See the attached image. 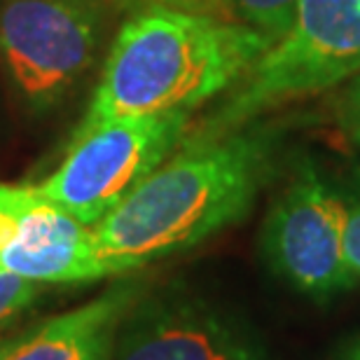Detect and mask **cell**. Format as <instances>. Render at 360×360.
I'll return each instance as SVG.
<instances>
[{
  "mask_svg": "<svg viewBox=\"0 0 360 360\" xmlns=\"http://www.w3.org/2000/svg\"><path fill=\"white\" fill-rule=\"evenodd\" d=\"M269 45L262 33L213 14L164 7L134 14L117 31L80 127L192 115L232 89Z\"/></svg>",
  "mask_w": 360,
  "mask_h": 360,
  "instance_id": "obj_2",
  "label": "cell"
},
{
  "mask_svg": "<svg viewBox=\"0 0 360 360\" xmlns=\"http://www.w3.org/2000/svg\"><path fill=\"white\" fill-rule=\"evenodd\" d=\"M115 7L134 14L148 12V10H185V12H201V14H213V17L229 19L222 7L218 5V0H110Z\"/></svg>",
  "mask_w": 360,
  "mask_h": 360,
  "instance_id": "obj_13",
  "label": "cell"
},
{
  "mask_svg": "<svg viewBox=\"0 0 360 360\" xmlns=\"http://www.w3.org/2000/svg\"><path fill=\"white\" fill-rule=\"evenodd\" d=\"M347 204L314 164H300L262 225V255L292 290L328 302L358 285L344 250Z\"/></svg>",
  "mask_w": 360,
  "mask_h": 360,
  "instance_id": "obj_6",
  "label": "cell"
},
{
  "mask_svg": "<svg viewBox=\"0 0 360 360\" xmlns=\"http://www.w3.org/2000/svg\"><path fill=\"white\" fill-rule=\"evenodd\" d=\"M300 0H218L229 19L276 42L288 31Z\"/></svg>",
  "mask_w": 360,
  "mask_h": 360,
  "instance_id": "obj_10",
  "label": "cell"
},
{
  "mask_svg": "<svg viewBox=\"0 0 360 360\" xmlns=\"http://www.w3.org/2000/svg\"><path fill=\"white\" fill-rule=\"evenodd\" d=\"M143 290L139 281H120L87 304L0 344V360H110L120 323Z\"/></svg>",
  "mask_w": 360,
  "mask_h": 360,
  "instance_id": "obj_9",
  "label": "cell"
},
{
  "mask_svg": "<svg viewBox=\"0 0 360 360\" xmlns=\"http://www.w3.org/2000/svg\"><path fill=\"white\" fill-rule=\"evenodd\" d=\"M105 33L101 0H0V66L21 103L38 112L87 80Z\"/></svg>",
  "mask_w": 360,
  "mask_h": 360,
  "instance_id": "obj_4",
  "label": "cell"
},
{
  "mask_svg": "<svg viewBox=\"0 0 360 360\" xmlns=\"http://www.w3.org/2000/svg\"><path fill=\"white\" fill-rule=\"evenodd\" d=\"M347 204V222H344V250H347L349 269L360 283V197L344 199Z\"/></svg>",
  "mask_w": 360,
  "mask_h": 360,
  "instance_id": "obj_14",
  "label": "cell"
},
{
  "mask_svg": "<svg viewBox=\"0 0 360 360\" xmlns=\"http://www.w3.org/2000/svg\"><path fill=\"white\" fill-rule=\"evenodd\" d=\"M276 153V134L253 124L218 139H183L91 227L103 276H124L239 222L271 180Z\"/></svg>",
  "mask_w": 360,
  "mask_h": 360,
  "instance_id": "obj_1",
  "label": "cell"
},
{
  "mask_svg": "<svg viewBox=\"0 0 360 360\" xmlns=\"http://www.w3.org/2000/svg\"><path fill=\"white\" fill-rule=\"evenodd\" d=\"M340 360H360V337L351 344V347L344 349V354L340 356Z\"/></svg>",
  "mask_w": 360,
  "mask_h": 360,
  "instance_id": "obj_15",
  "label": "cell"
},
{
  "mask_svg": "<svg viewBox=\"0 0 360 360\" xmlns=\"http://www.w3.org/2000/svg\"><path fill=\"white\" fill-rule=\"evenodd\" d=\"M335 120L340 131L360 148V73L351 77L335 103Z\"/></svg>",
  "mask_w": 360,
  "mask_h": 360,
  "instance_id": "obj_12",
  "label": "cell"
},
{
  "mask_svg": "<svg viewBox=\"0 0 360 360\" xmlns=\"http://www.w3.org/2000/svg\"><path fill=\"white\" fill-rule=\"evenodd\" d=\"M360 73V0H300L288 31L185 139H218Z\"/></svg>",
  "mask_w": 360,
  "mask_h": 360,
  "instance_id": "obj_3",
  "label": "cell"
},
{
  "mask_svg": "<svg viewBox=\"0 0 360 360\" xmlns=\"http://www.w3.org/2000/svg\"><path fill=\"white\" fill-rule=\"evenodd\" d=\"M35 295H38V283L0 269V323H7L31 307Z\"/></svg>",
  "mask_w": 360,
  "mask_h": 360,
  "instance_id": "obj_11",
  "label": "cell"
},
{
  "mask_svg": "<svg viewBox=\"0 0 360 360\" xmlns=\"http://www.w3.org/2000/svg\"><path fill=\"white\" fill-rule=\"evenodd\" d=\"M0 269L33 283H91L103 269L91 227L28 185H0Z\"/></svg>",
  "mask_w": 360,
  "mask_h": 360,
  "instance_id": "obj_8",
  "label": "cell"
},
{
  "mask_svg": "<svg viewBox=\"0 0 360 360\" xmlns=\"http://www.w3.org/2000/svg\"><path fill=\"white\" fill-rule=\"evenodd\" d=\"M190 112L115 117L77 127L63 162L38 190L94 227L183 143Z\"/></svg>",
  "mask_w": 360,
  "mask_h": 360,
  "instance_id": "obj_5",
  "label": "cell"
},
{
  "mask_svg": "<svg viewBox=\"0 0 360 360\" xmlns=\"http://www.w3.org/2000/svg\"><path fill=\"white\" fill-rule=\"evenodd\" d=\"M110 360H267L243 321L178 288L146 292L115 335Z\"/></svg>",
  "mask_w": 360,
  "mask_h": 360,
  "instance_id": "obj_7",
  "label": "cell"
}]
</instances>
